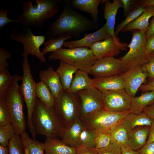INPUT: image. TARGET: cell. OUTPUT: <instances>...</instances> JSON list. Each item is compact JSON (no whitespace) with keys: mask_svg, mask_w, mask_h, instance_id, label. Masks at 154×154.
Wrapping results in <instances>:
<instances>
[{"mask_svg":"<svg viewBox=\"0 0 154 154\" xmlns=\"http://www.w3.org/2000/svg\"><path fill=\"white\" fill-rule=\"evenodd\" d=\"M62 13L49 26L44 36L49 39L63 35L79 37L87 32L99 28L98 22L90 20L74 10L70 0H64Z\"/></svg>","mask_w":154,"mask_h":154,"instance_id":"cell-1","label":"cell"},{"mask_svg":"<svg viewBox=\"0 0 154 154\" xmlns=\"http://www.w3.org/2000/svg\"><path fill=\"white\" fill-rule=\"evenodd\" d=\"M62 0H36L34 5L32 1L26 2L23 4L22 13L17 19V23L22 27H34L40 29L45 21L51 18L58 11Z\"/></svg>","mask_w":154,"mask_h":154,"instance_id":"cell-2","label":"cell"},{"mask_svg":"<svg viewBox=\"0 0 154 154\" xmlns=\"http://www.w3.org/2000/svg\"><path fill=\"white\" fill-rule=\"evenodd\" d=\"M32 123L37 135L58 139L64 126L53 107L48 108L37 98L32 116Z\"/></svg>","mask_w":154,"mask_h":154,"instance_id":"cell-3","label":"cell"},{"mask_svg":"<svg viewBox=\"0 0 154 154\" xmlns=\"http://www.w3.org/2000/svg\"><path fill=\"white\" fill-rule=\"evenodd\" d=\"M14 76V80L1 97L9 111L15 133L20 135L25 131L26 124L23 112L24 99L19 82L22 77Z\"/></svg>","mask_w":154,"mask_h":154,"instance_id":"cell-4","label":"cell"},{"mask_svg":"<svg viewBox=\"0 0 154 154\" xmlns=\"http://www.w3.org/2000/svg\"><path fill=\"white\" fill-rule=\"evenodd\" d=\"M131 31L132 37L130 43L127 46L129 50L125 55L119 58L123 72L146 64L149 61L151 55L148 54L146 50L145 33L138 30Z\"/></svg>","mask_w":154,"mask_h":154,"instance_id":"cell-5","label":"cell"},{"mask_svg":"<svg viewBox=\"0 0 154 154\" xmlns=\"http://www.w3.org/2000/svg\"><path fill=\"white\" fill-rule=\"evenodd\" d=\"M80 98L77 93L63 90L55 98L53 108L64 127L80 119Z\"/></svg>","mask_w":154,"mask_h":154,"instance_id":"cell-6","label":"cell"},{"mask_svg":"<svg viewBox=\"0 0 154 154\" xmlns=\"http://www.w3.org/2000/svg\"><path fill=\"white\" fill-rule=\"evenodd\" d=\"M49 58L62 61L78 70L88 73L97 59L90 48L85 47L62 48L51 53Z\"/></svg>","mask_w":154,"mask_h":154,"instance_id":"cell-7","label":"cell"},{"mask_svg":"<svg viewBox=\"0 0 154 154\" xmlns=\"http://www.w3.org/2000/svg\"><path fill=\"white\" fill-rule=\"evenodd\" d=\"M23 75L20 86L27 111V124L32 138H35L36 135L32 123V116L37 99L36 88L37 83L32 76L30 64L27 57H23L22 62Z\"/></svg>","mask_w":154,"mask_h":154,"instance_id":"cell-8","label":"cell"},{"mask_svg":"<svg viewBox=\"0 0 154 154\" xmlns=\"http://www.w3.org/2000/svg\"><path fill=\"white\" fill-rule=\"evenodd\" d=\"M21 29H15L10 35V40L21 43L23 51L22 54L23 57H27L29 54L36 56L42 62H45V58L40 50V47L45 42L44 35H34L31 28L22 27Z\"/></svg>","mask_w":154,"mask_h":154,"instance_id":"cell-9","label":"cell"},{"mask_svg":"<svg viewBox=\"0 0 154 154\" xmlns=\"http://www.w3.org/2000/svg\"><path fill=\"white\" fill-rule=\"evenodd\" d=\"M131 111L115 112L103 109L91 117L82 121L87 128L99 133H110L121 124L126 116Z\"/></svg>","mask_w":154,"mask_h":154,"instance_id":"cell-10","label":"cell"},{"mask_svg":"<svg viewBox=\"0 0 154 154\" xmlns=\"http://www.w3.org/2000/svg\"><path fill=\"white\" fill-rule=\"evenodd\" d=\"M81 101L80 119L84 121L104 109L102 93L94 86L76 93Z\"/></svg>","mask_w":154,"mask_h":154,"instance_id":"cell-11","label":"cell"},{"mask_svg":"<svg viewBox=\"0 0 154 154\" xmlns=\"http://www.w3.org/2000/svg\"><path fill=\"white\" fill-rule=\"evenodd\" d=\"M131 98L124 89L104 92L102 94L104 109L115 112L130 111Z\"/></svg>","mask_w":154,"mask_h":154,"instance_id":"cell-12","label":"cell"},{"mask_svg":"<svg viewBox=\"0 0 154 154\" xmlns=\"http://www.w3.org/2000/svg\"><path fill=\"white\" fill-rule=\"evenodd\" d=\"M119 75L124 82L125 91L131 98L135 96L138 89L149 77L143 65L133 67Z\"/></svg>","mask_w":154,"mask_h":154,"instance_id":"cell-13","label":"cell"},{"mask_svg":"<svg viewBox=\"0 0 154 154\" xmlns=\"http://www.w3.org/2000/svg\"><path fill=\"white\" fill-rule=\"evenodd\" d=\"M123 72L119 59L110 57L97 59L89 73L96 78L120 75Z\"/></svg>","mask_w":154,"mask_h":154,"instance_id":"cell-14","label":"cell"},{"mask_svg":"<svg viewBox=\"0 0 154 154\" xmlns=\"http://www.w3.org/2000/svg\"><path fill=\"white\" fill-rule=\"evenodd\" d=\"M127 46L126 43L121 44H118L110 36L102 40L94 43L90 48L98 59L117 56L121 50H127Z\"/></svg>","mask_w":154,"mask_h":154,"instance_id":"cell-15","label":"cell"},{"mask_svg":"<svg viewBox=\"0 0 154 154\" xmlns=\"http://www.w3.org/2000/svg\"><path fill=\"white\" fill-rule=\"evenodd\" d=\"M105 4L104 9V16L106 20L105 24V29L107 34L112 37L118 44H121L123 43L121 42L119 39L116 36L114 28L116 16L118 9L123 7L121 0H114L111 2L109 0H104Z\"/></svg>","mask_w":154,"mask_h":154,"instance_id":"cell-16","label":"cell"},{"mask_svg":"<svg viewBox=\"0 0 154 154\" xmlns=\"http://www.w3.org/2000/svg\"><path fill=\"white\" fill-rule=\"evenodd\" d=\"M85 126L80 119L67 127H64L60 137L64 143L71 147L77 148L79 146L80 134Z\"/></svg>","mask_w":154,"mask_h":154,"instance_id":"cell-17","label":"cell"},{"mask_svg":"<svg viewBox=\"0 0 154 154\" xmlns=\"http://www.w3.org/2000/svg\"><path fill=\"white\" fill-rule=\"evenodd\" d=\"M110 36L106 31L105 25L97 31L87 34L78 40L66 41L64 42L63 46L68 48L85 47L90 48L94 43L104 40Z\"/></svg>","mask_w":154,"mask_h":154,"instance_id":"cell-18","label":"cell"},{"mask_svg":"<svg viewBox=\"0 0 154 154\" xmlns=\"http://www.w3.org/2000/svg\"><path fill=\"white\" fill-rule=\"evenodd\" d=\"M39 78L40 81L43 82L48 88L55 98L63 90L59 76L52 66L40 71Z\"/></svg>","mask_w":154,"mask_h":154,"instance_id":"cell-19","label":"cell"},{"mask_svg":"<svg viewBox=\"0 0 154 154\" xmlns=\"http://www.w3.org/2000/svg\"><path fill=\"white\" fill-rule=\"evenodd\" d=\"M150 126L137 127L128 131V147L134 150H138L146 143Z\"/></svg>","mask_w":154,"mask_h":154,"instance_id":"cell-20","label":"cell"},{"mask_svg":"<svg viewBox=\"0 0 154 154\" xmlns=\"http://www.w3.org/2000/svg\"><path fill=\"white\" fill-rule=\"evenodd\" d=\"M94 86L102 93L107 91L124 89L125 83L119 75L95 78Z\"/></svg>","mask_w":154,"mask_h":154,"instance_id":"cell-21","label":"cell"},{"mask_svg":"<svg viewBox=\"0 0 154 154\" xmlns=\"http://www.w3.org/2000/svg\"><path fill=\"white\" fill-rule=\"evenodd\" d=\"M153 16L154 6L146 7L144 11L136 19L125 27L121 31L125 32L138 30L146 33L149 25V19Z\"/></svg>","mask_w":154,"mask_h":154,"instance_id":"cell-22","label":"cell"},{"mask_svg":"<svg viewBox=\"0 0 154 154\" xmlns=\"http://www.w3.org/2000/svg\"><path fill=\"white\" fill-rule=\"evenodd\" d=\"M104 0H72L70 4L74 9L80 11L91 14L92 20L98 22L99 12L98 7Z\"/></svg>","mask_w":154,"mask_h":154,"instance_id":"cell-23","label":"cell"},{"mask_svg":"<svg viewBox=\"0 0 154 154\" xmlns=\"http://www.w3.org/2000/svg\"><path fill=\"white\" fill-rule=\"evenodd\" d=\"M44 154H75L76 148L63 143L60 139L46 137L44 142Z\"/></svg>","mask_w":154,"mask_h":154,"instance_id":"cell-24","label":"cell"},{"mask_svg":"<svg viewBox=\"0 0 154 154\" xmlns=\"http://www.w3.org/2000/svg\"><path fill=\"white\" fill-rule=\"evenodd\" d=\"M87 72L78 70L71 84L69 91L76 93L78 92L94 86L93 79H91Z\"/></svg>","mask_w":154,"mask_h":154,"instance_id":"cell-25","label":"cell"},{"mask_svg":"<svg viewBox=\"0 0 154 154\" xmlns=\"http://www.w3.org/2000/svg\"><path fill=\"white\" fill-rule=\"evenodd\" d=\"M154 103V91H147L139 96L131 98L130 110L133 113L139 114Z\"/></svg>","mask_w":154,"mask_h":154,"instance_id":"cell-26","label":"cell"},{"mask_svg":"<svg viewBox=\"0 0 154 154\" xmlns=\"http://www.w3.org/2000/svg\"><path fill=\"white\" fill-rule=\"evenodd\" d=\"M152 121L143 112L136 114L131 112L126 116L121 124L128 132L138 126H150Z\"/></svg>","mask_w":154,"mask_h":154,"instance_id":"cell-27","label":"cell"},{"mask_svg":"<svg viewBox=\"0 0 154 154\" xmlns=\"http://www.w3.org/2000/svg\"><path fill=\"white\" fill-rule=\"evenodd\" d=\"M78 70L76 67L60 60V65L56 71L59 76L63 90L69 91L73 75Z\"/></svg>","mask_w":154,"mask_h":154,"instance_id":"cell-28","label":"cell"},{"mask_svg":"<svg viewBox=\"0 0 154 154\" xmlns=\"http://www.w3.org/2000/svg\"><path fill=\"white\" fill-rule=\"evenodd\" d=\"M23 143L24 154H44V143L31 138L25 131L20 135Z\"/></svg>","mask_w":154,"mask_h":154,"instance_id":"cell-29","label":"cell"},{"mask_svg":"<svg viewBox=\"0 0 154 154\" xmlns=\"http://www.w3.org/2000/svg\"><path fill=\"white\" fill-rule=\"evenodd\" d=\"M36 93L37 98L48 108H53L55 98L47 86L42 82L37 83Z\"/></svg>","mask_w":154,"mask_h":154,"instance_id":"cell-30","label":"cell"},{"mask_svg":"<svg viewBox=\"0 0 154 154\" xmlns=\"http://www.w3.org/2000/svg\"><path fill=\"white\" fill-rule=\"evenodd\" d=\"M71 38V36L63 35L49 39L43 43L44 47L41 51L42 54L44 55L48 52L52 53L57 51L62 48L63 44L66 40Z\"/></svg>","mask_w":154,"mask_h":154,"instance_id":"cell-31","label":"cell"},{"mask_svg":"<svg viewBox=\"0 0 154 154\" xmlns=\"http://www.w3.org/2000/svg\"><path fill=\"white\" fill-rule=\"evenodd\" d=\"M112 139V143H114L120 147H127L128 132L121 124L109 133Z\"/></svg>","mask_w":154,"mask_h":154,"instance_id":"cell-32","label":"cell"},{"mask_svg":"<svg viewBox=\"0 0 154 154\" xmlns=\"http://www.w3.org/2000/svg\"><path fill=\"white\" fill-rule=\"evenodd\" d=\"M145 8V7L138 3L133 10L127 16L125 19L117 26L115 31V35L117 38L118 39V35L123 28L139 16L144 11Z\"/></svg>","mask_w":154,"mask_h":154,"instance_id":"cell-33","label":"cell"},{"mask_svg":"<svg viewBox=\"0 0 154 154\" xmlns=\"http://www.w3.org/2000/svg\"><path fill=\"white\" fill-rule=\"evenodd\" d=\"M97 134L94 131L85 126L80 135L79 146L96 148L95 140Z\"/></svg>","mask_w":154,"mask_h":154,"instance_id":"cell-34","label":"cell"},{"mask_svg":"<svg viewBox=\"0 0 154 154\" xmlns=\"http://www.w3.org/2000/svg\"><path fill=\"white\" fill-rule=\"evenodd\" d=\"M15 134L11 123L0 125V145L7 147L9 141Z\"/></svg>","mask_w":154,"mask_h":154,"instance_id":"cell-35","label":"cell"},{"mask_svg":"<svg viewBox=\"0 0 154 154\" xmlns=\"http://www.w3.org/2000/svg\"><path fill=\"white\" fill-rule=\"evenodd\" d=\"M12 76L8 69L0 71V97H2L13 82Z\"/></svg>","mask_w":154,"mask_h":154,"instance_id":"cell-36","label":"cell"},{"mask_svg":"<svg viewBox=\"0 0 154 154\" xmlns=\"http://www.w3.org/2000/svg\"><path fill=\"white\" fill-rule=\"evenodd\" d=\"M9 154H24L23 146L20 135L16 133L9 141Z\"/></svg>","mask_w":154,"mask_h":154,"instance_id":"cell-37","label":"cell"},{"mask_svg":"<svg viewBox=\"0 0 154 154\" xmlns=\"http://www.w3.org/2000/svg\"><path fill=\"white\" fill-rule=\"evenodd\" d=\"M96 148L97 149L105 147L112 143V139L110 133L103 132L98 133L96 137Z\"/></svg>","mask_w":154,"mask_h":154,"instance_id":"cell-38","label":"cell"},{"mask_svg":"<svg viewBox=\"0 0 154 154\" xmlns=\"http://www.w3.org/2000/svg\"><path fill=\"white\" fill-rule=\"evenodd\" d=\"M10 123L11 118L9 111L3 98L0 97V125Z\"/></svg>","mask_w":154,"mask_h":154,"instance_id":"cell-39","label":"cell"},{"mask_svg":"<svg viewBox=\"0 0 154 154\" xmlns=\"http://www.w3.org/2000/svg\"><path fill=\"white\" fill-rule=\"evenodd\" d=\"M11 57V52L8 51L3 47H0V71L7 69L9 65L7 60Z\"/></svg>","mask_w":154,"mask_h":154,"instance_id":"cell-40","label":"cell"},{"mask_svg":"<svg viewBox=\"0 0 154 154\" xmlns=\"http://www.w3.org/2000/svg\"><path fill=\"white\" fill-rule=\"evenodd\" d=\"M97 149L98 154H121V147L117 145L112 143L108 146Z\"/></svg>","mask_w":154,"mask_h":154,"instance_id":"cell-41","label":"cell"},{"mask_svg":"<svg viewBox=\"0 0 154 154\" xmlns=\"http://www.w3.org/2000/svg\"><path fill=\"white\" fill-rule=\"evenodd\" d=\"M8 9L6 8H1L0 9V29H2L9 23L12 22H17V19H12L9 18L7 15Z\"/></svg>","mask_w":154,"mask_h":154,"instance_id":"cell-42","label":"cell"},{"mask_svg":"<svg viewBox=\"0 0 154 154\" xmlns=\"http://www.w3.org/2000/svg\"><path fill=\"white\" fill-rule=\"evenodd\" d=\"M143 66L148 73L150 80L154 79V52L151 53L149 62Z\"/></svg>","mask_w":154,"mask_h":154,"instance_id":"cell-43","label":"cell"},{"mask_svg":"<svg viewBox=\"0 0 154 154\" xmlns=\"http://www.w3.org/2000/svg\"><path fill=\"white\" fill-rule=\"evenodd\" d=\"M137 151L139 154H154V142L146 144Z\"/></svg>","mask_w":154,"mask_h":154,"instance_id":"cell-44","label":"cell"},{"mask_svg":"<svg viewBox=\"0 0 154 154\" xmlns=\"http://www.w3.org/2000/svg\"><path fill=\"white\" fill-rule=\"evenodd\" d=\"M124 9V14L127 16L132 11V8L134 4L135 1L131 0H121Z\"/></svg>","mask_w":154,"mask_h":154,"instance_id":"cell-45","label":"cell"},{"mask_svg":"<svg viewBox=\"0 0 154 154\" xmlns=\"http://www.w3.org/2000/svg\"><path fill=\"white\" fill-rule=\"evenodd\" d=\"M75 154H98L96 148H90L80 146L76 148Z\"/></svg>","mask_w":154,"mask_h":154,"instance_id":"cell-46","label":"cell"},{"mask_svg":"<svg viewBox=\"0 0 154 154\" xmlns=\"http://www.w3.org/2000/svg\"><path fill=\"white\" fill-rule=\"evenodd\" d=\"M145 48L148 54L154 52V34L147 38Z\"/></svg>","mask_w":154,"mask_h":154,"instance_id":"cell-47","label":"cell"},{"mask_svg":"<svg viewBox=\"0 0 154 154\" xmlns=\"http://www.w3.org/2000/svg\"><path fill=\"white\" fill-rule=\"evenodd\" d=\"M154 142V119H152L150 126V129L148 139L146 144Z\"/></svg>","mask_w":154,"mask_h":154,"instance_id":"cell-48","label":"cell"},{"mask_svg":"<svg viewBox=\"0 0 154 154\" xmlns=\"http://www.w3.org/2000/svg\"><path fill=\"white\" fill-rule=\"evenodd\" d=\"M143 112L151 119H154V103L147 106Z\"/></svg>","mask_w":154,"mask_h":154,"instance_id":"cell-49","label":"cell"},{"mask_svg":"<svg viewBox=\"0 0 154 154\" xmlns=\"http://www.w3.org/2000/svg\"><path fill=\"white\" fill-rule=\"evenodd\" d=\"M145 33L147 38L154 34V17L151 21Z\"/></svg>","mask_w":154,"mask_h":154,"instance_id":"cell-50","label":"cell"},{"mask_svg":"<svg viewBox=\"0 0 154 154\" xmlns=\"http://www.w3.org/2000/svg\"><path fill=\"white\" fill-rule=\"evenodd\" d=\"M121 147V154H139L137 151H135L128 147L122 146Z\"/></svg>","mask_w":154,"mask_h":154,"instance_id":"cell-51","label":"cell"},{"mask_svg":"<svg viewBox=\"0 0 154 154\" xmlns=\"http://www.w3.org/2000/svg\"><path fill=\"white\" fill-rule=\"evenodd\" d=\"M139 89L141 91L144 92L148 91H154V86L150 85L147 84L142 85Z\"/></svg>","mask_w":154,"mask_h":154,"instance_id":"cell-52","label":"cell"},{"mask_svg":"<svg viewBox=\"0 0 154 154\" xmlns=\"http://www.w3.org/2000/svg\"><path fill=\"white\" fill-rule=\"evenodd\" d=\"M139 3L145 7L154 6V0H142L138 1Z\"/></svg>","mask_w":154,"mask_h":154,"instance_id":"cell-53","label":"cell"},{"mask_svg":"<svg viewBox=\"0 0 154 154\" xmlns=\"http://www.w3.org/2000/svg\"><path fill=\"white\" fill-rule=\"evenodd\" d=\"M8 148L0 145V154H9Z\"/></svg>","mask_w":154,"mask_h":154,"instance_id":"cell-54","label":"cell"},{"mask_svg":"<svg viewBox=\"0 0 154 154\" xmlns=\"http://www.w3.org/2000/svg\"><path fill=\"white\" fill-rule=\"evenodd\" d=\"M147 84L151 86H154V79L151 80Z\"/></svg>","mask_w":154,"mask_h":154,"instance_id":"cell-55","label":"cell"}]
</instances>
